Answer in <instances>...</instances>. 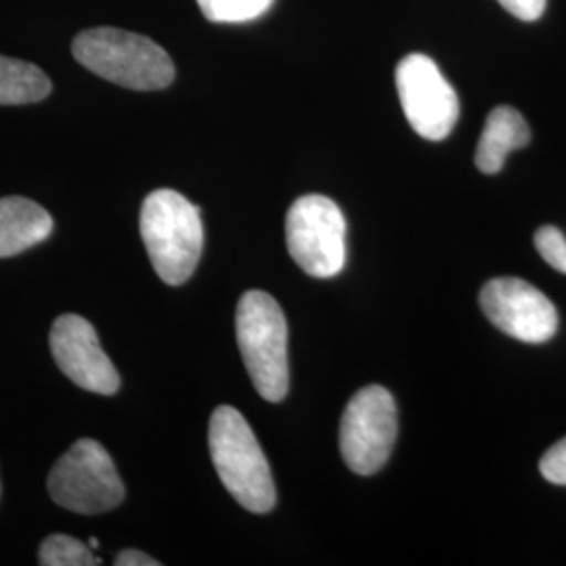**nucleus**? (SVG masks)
<instances>
[{"label": "nucleus", "instance_id": "8", "mask_svg": "<svg viewBox=\"0 0 566 566\" xmlns=\"http://www.w3.org/2000/svg\"><path fill=\"white\" fill-rule=\"evenodd\" d=\"M397 93L405 118L428 142H443L460 118V102L439 65L422 53H411L397 65Z\"/></svg>", "mask_w": 566, "mask_h": 566}, {"label": "nucleus", "instance_id": "3", "mask_svg": "<svg viewBox=\"0 0 566 566\" xmlns=\"http://www.w3.org/2000/svg\"><path fill=\"white\" fill-rule=\"evenodd\" d=\"M72 53L82 67L133 91H163L175 81V63L158 42L118 28L84 30Z\"/></svg>", "mask_w": 566, "mask_h": 566}, {"label": "nucleus", "instance_id": "14", "mask_svg": "<svg viewBox=\"0 0 566 566\" xmlns=\"http://www.w3.org/2000/svg\"><path fill=\"white\" fill-rule=\"evenodd\" d=\"M42 566H97L102 558L81 539L70 535H49L39 549Z\"/></svg>", "mask_w": 566, "mask_h": 566}, {"label": "nucleus", "instance_id": "12", "mask_svg": "<svg viewBox=\"0 0 566 566\" xmlns=\"http://www.w3.org/2000/svg\"><path fill=\"white\" fill-rule=\"evenodd\" d=\"M531 142V128L521 112L510 105H500L486 116L485 128L476 147V168L485 175H497L506 158L526 147Z\"/></svg>", "mask_w": 566, "mask_h": 566}, {"label": "nucleus", "instance_id": "17", "mask_svg": "<svg viewBox=\"0 0 566 566\" xmlns=\"http://www.w3.org/2000/svg\"><path fill=\"white\" fill-rule=\"evenodd\" d=\"M539 470L547 483L566 486V437L547 449L539 462Z\"/></svg>", "mask_w": 566, "mask_h": 566}, {"label": "nucleus", "instance_id": "16", "mask_svg": "<svg viewBox=\"0 0 566 566\" xmlns=\"http://www.w3.org/2000/svg\"><path fill=\"white\" fill-rule=\"evenodd\" d=\"M535 248L552 269L566 275V238L558 227L546 224L535 233Z\"/></svg>", "mask_w": 566, "mask_h": 566}, {"label": "nucleus", "instance_id": "1", "mask_svg": "<svg viewBox=\"0 0 566 566\" xmlns=\"http://www.w3.org/2000/svg\"><path fill=\"white\" fill-rule=\"evenodd\" d=\"M210 458L231 497L254 514H266L275 507L277 493L269 462L242 413L221 405L214 409L208 426Z\"/></svg>", "mask_w": 566, "mask_h": 566}, {"label": "nucleus", "instance_id": "7", "mask_svg": "<svg viewBox=\"0 0 566 566\" xmlns=\"http://www.w3.org/2000/svg\"><path fill=\"white\" fill-rule=\"evenodd\" d=\"M397 430L399 416L392 395L382 386H365L344 409L340 422L344 462L355 474H376L392 453Z\"/></svg>", "mask_w": 566, "mask_h": 566}, {"label": "nucleus", "instance_id": "20", "mask_svg": "<svg viewBox=\"0 0 566 566\" xmlns=\"http://www.w3.org/2000/svg\"><path fill=\"white\" fill-rule=\"evenodd\" d=\"M88 546L95 549V547L99 546V542H97V539H91V544H88Z\"/></svg>", "mask_w": 566, "mask_h": 566}, {"label": "nucleus", "instance_id": "9", "mask_svg": "<svg viewBox=\"0 0 566 566\" xmlns=\"http://www.w3.org/2000/svg\"><path fill=\"white\" fill-rule=\"evenodd\" d=\"M481 308L497 329L523 343H547L558 332L556 306L542 290L518 277L486 282L481 290Z\"/></svg>", "mask_w": 566, "mask_h": 566}, {"label": "nucleus", "instance_id": "11", "mask_svg": "<svg viewBox=\"0 0 566 566\" xmlns=\"http://www.w3.org/2000/svg\"><path fill=\"white\" fill-rule=\"evenodd\" d=\"M53 231V217L41 203L11 196L0 200V259H9L44 242Z\"/></svg>", "mask_w": 566, "mask_h": 566}, {"label": "nucleus", "instance_id": "4", "mask_svg": "<svg viewBox=\"0 0 566 566\" xmlns=\"http://www.w3.org/2000/svg\"><path fill=\"white\" fill-rule=\"evenodd\" d=\"M235 334L243 365L264 401L280 403L290 388L287 322L277 301L261 292H245L235 313Z\"/></svg>", "mask_w": 566, "mask_h": 566}, {"label": "nucleus", "instance_id": "15", "mask_svg": "<svg viewBox=\"0 0 566 566\" xmlns=\"http://www.w3.org/2000/svg\"><path fill=\"white\" fill-rule=\"evenodd\" d=\"M275 0H198L206 20L214 23H245L259 20Z\"/></svg>", "mask_w": 566, "mask_h": 566}, {"label": "nucleus", "instance_id": "18", "mask_svg": "<svg viewBox=\"0 0 566 566\" xmlns=\"http://www.w3.org/2000/svg\"><path fill=\"white\" fill-rule=\"evenodd\" d=\"M507 13L523 21L539 20L546 11L547 0H497Z\"/></svg>", "mask_w": 566, "mask_h": 566}, {"label": "nucleus", "instance_id": "6", "mask_svg": "<svg viewBox=\"0 0 566 566\" xmlns=\"http://www.w3.org/2000/svg\"><path fill=\"white\" fill-rule=\"evenodd\" d=\"M285 243L294 263L311 277H334L346 263V221L338 203L303 196L285 217Z\"/></svg>", "mask_w": 566, "mask_h": 566}, {"label": "nucleus", "instance_id": "10", "mask_svg": "<svg viewBox=\"0 0 566 566\" xmlns=\"http://www.w3.org/2000/svg\"><path fill=\"white\" fill-rule=\"evenodd\" d=\"M49 343L55 364L74 385L97 395L118 392L120 376L105 355L95 327L84 317L74 313L57 317Z\"/></svg>", "mask_w": 566, "mask_h": 566}, {"label": "nucleus", "instance_id": "5", "mask_svg": "<svg viewBox=\"0 0 566 566\" xmlns=\"http://www.w3.org/2000/svg\"><path fill=\"white\" fill-rule=\"evenodd\" d=\"M49 495L57 506L76 514H103L124 500V483L107 449L81 439L70 447L49 472Z\"/></svg>", "mask_w": 566, "mask_h": 566}, {"label": "nucleus", "instance_id": "13", "mask_svg": "<svg viewBox=\"0 0 566 566\" xmlns=\"http://www.w3.org/2000/svg\"><path fill=\"white\" fill-rule=\"evenodd\" d=\"M51 91L53 84L39 65L0 55V105L42 102Z\"/></svg>", "mask_w": 566, "mask_h": 566}, {"label": "nucleus", "instance_id": "2", "mask_svg": "<svg viewBox=\"0 0 566 566\" xmlns=\"http://www.w3.org/2000/svg\"><path fill=\"white\" fill-rule=\"evenodd\" d=\"M143 243L158 277L168 285H182L200 263L203 224L198 206L179 191L158 189L142 206Z\"/></svg>", "mask_w": 566, "mask_h": 566}, {"label": "nucleus", "instance_id": "19", "mask_svg": "<svg viewBox=\"0 0 566 566\" xmlns=\"http://www.w3.org/2000/svg\"><path fill=\"white\" fill-rule=\"evenodd\" d=\"M116 565L118 566H160L156 558H151L149 554L139 552V549H122L116 556Z\"/></svg>", "mask_w": 566, "mask_h": 566}]
</instances>
